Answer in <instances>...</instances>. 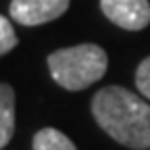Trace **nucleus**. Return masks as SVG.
<instances>
[{
	"instance_id": "8",
	"label": "nucleus",
	"mask_w": 150,
	"mask_h": 150,
	"mask_svg": "<svg viewBox=\"0 0 150 150\" xmlns=\"http://www.w3.org/2000/svg\"><path fill=\"white\" fill-rule=\"evenodd\" d=\"M136 86L140 90V94L144 98L150 100V56L144 59L140 65H138V71H136Z\"/></svg>"
},
{
	"instance_id": "2",
	"label": "nucleus",
	"mask_w": 150,
	"mask_h": 150,
	"mask_svg": "<svg viewBox=\"0 0 150 150\" xmlns=\"http://www.w3.org/2000/svg\"><path fill=\"white\" fill-rule=\"evenodd\" d=\"M106 67L108 56L96 44H79L48 54V69L52 79L69 92L86 90L94 81L102 79Z\"/></svg>"
},
{
	"instance_id": "7",
	"label": "nucleus",
	"mask_w": 150,
	"mask_h": 150,
	"mask_svg": "<svg viewBox=\"0 0 150 150\" xmlns=\"http://www.w3.org/2000/svg\"><path fill=\"white\" fill-rule=\"evenodd\" d=\"M17 44L19 40L13 29V23L8 21V17H0V54H8Z\"/></svg>"
},
{
	"instance_id": "6",
	"label": "nucleus",
	"mask_w": 150,
	"mask_h": 150,
	"mask_svg": "<svg viewBox=\"0 0 150 150\" xmlns=\"http://www.w3.org/2000/svg\"><path fill=\"white\" fill-rule=\"evenodd\" d=\"M33 150H77L75 144L63 134V131L54 129V127H44L33 136L31 142Z\"/></svg>"
},
{
	"instance_id": "1",
	"label": "nucleus",
	"mask_w": 150,
	"mask_h": 150,
	"mask_svg": "<svg viewBox=\"0 0 150 150\" xmlns=\"http://www.w3.org/2000/svg\"><path fill=\"white\" fill-rule=\"evenodd\" d=\"M92 115L102 131L134 150H150V104L121 86H106L92 98Z\"/></svg>"
},
{
	"instance_id": "4",
	"label": "nucleus",
	"mask_w": 150,
	"mask_h": 150,
	"mask_svg": "<svg viewBox=\"0 0 150 150\" xmlns=\"http://www.w3.org/2000/svg\"><path fill=\"white\" fill-rule=\"evenodd\" d=\"M69 2L71 0H13L8 6V15L13 21L33 27L65 15Z\"/></svg>"
},
{
	"instance_id": "5",
	"label": "nucleus",
	"mask_w": 150,
	"mask_h": 150,
	"mask_svg": "<svg viewBox=\"0 0 150 150\" xmlns=\"http://www.w3.org/2000/svg\"><path fill=\"white\" fill-rule=\"evenodd\" d=\"M15 134V92L8 83L0 86V146L6 148Z\"/></svg>"
},
{
	"instance_id": "3",
	"label": "nucleus",
	"mask_w": 150,
	"mask_h": 150,
	"mask_svg": "<svg viewBox=\"0 0 150 150\" xmlns=\"http://www.w3.org/2000/svg\"><path fill=\"white\" fill-rule=\"evenodd\" d=\"M100 8L110 23L127 31H140L150 23L148 0H100Z\"/></svg>"
}]
</instances>
